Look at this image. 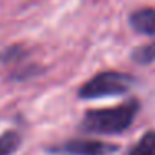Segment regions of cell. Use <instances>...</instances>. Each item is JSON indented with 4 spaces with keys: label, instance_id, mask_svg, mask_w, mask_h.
I'll return each instance as SVG.
<instances>
[{
    "label": "cell",
    "instance_id": "6da1fadb",
    "mask_svg": "<svg viewBox=\"0 0 155 155\" xmlns=\"http://www.w3.org/2000/svg\"><path fill=\"white\" fill-rule=\"evenodd\" d=\"M140 112V102L128 98L124 104L105 108H90L78 125L82 132L92 135H120L132 127Z\"/></svg>",
    "mask_w": 155,
    "mask_h": 155
},
{
    "label": "cell",
    "instance_id": "7a4b0ae2",
    "mask_svg": "<svg viewBox=\"0 0 155 155\" xmlns=\"http://www.w3.org/2000/svg\"><path fill=\"white\" fill-rule=\"evenodd\" d=\"M135 78L130 74L117 70H105L98 72L97 75L87 80L77 95L82 100H95V98H107V97H120L130 92L134 87Z\"/></svg>",
    "mask_w": 155,
    "mask_h": 155
},
{
    "label": "cell",
    "instance_id": "3957f363",
    "mask_svg": "<svg viewBox=\"0 0 155 155\" xmlns=\"http://www.w3.org/2000/svg\"><path fill=\"white\" fill-rule=\"evenodd\" d=\"M45 150L52 155H114L120 150V147L95 138H70L50 145Z\"/></svg>",
    "mask_w": 155,
    "mask_h": 155
},
{
    "label": "cell",
    "instance_id": "277c9868",
    "mask_svg": "<svg viewBox=\"0 0 155 155\" xmlns=\"http://www.w3.org/2000/svg\"><path fill=\"white\" fill-rule=\"evenodd\" d=\"M128 24L137 34L155 37V8H138L132 12Z\"/></svg>",
    "mask_w": 155,
    "mask_h": 155
},
{
    "label": "cell",
    "instance_id": "5b68a950",
    "mask_svg": "<svg viewBox=\"0 0 155 155\" xmlns=\"http://www.w3.org/2000/svg\"><path fill=\"white\" fill-rule=\"evenodd\" d=\"M125 155H155V130L145 132Z\"/></svg>",
    "mask_w": 155,
    "mask_h": 155
},
{
    "label": "cell",
    "instance_id": "8992f818",
    "mask_svg": "<svg viewBox=\"0 0 155 155\" xmlns=\"http://www.w3.org/2000/svg\"><path fill=\"white\" fill-rule=\"evenodd\" d=\"M22 145V135L17 130H5L0 134V155H14Z\"/></svg>",
    "mask_w": 155,
    "mask_h": 155
},
{
    "label": "cell",
    "instance_id": "52a82bcc",
    "mask_svg": "<svg viewBox=\"0 0 155 155\" xmlns=\"http://www.w3.org/2000/svg\"><path fill=\"white\" fill-rule=\"evenodd\" d=\"M130 58L138 65H150L155 62V42L145 45H138L132 50Z\"/></svg>",
    "mask_w": 155,
    "mask_h": 155
},
{
    "label": "cell",
    "instance_id": "ba28073f",
    "mask_svg": "<svg viewBox=\"0 0 155 155\" xmlns=\"http://www.w3.org/2000/svg\"><path fill=\"white\" fill-rule=\"evenodd\" d=\"M25 55H27V52L24 50V47L12 45V47H7L0 52V62L2 64H14V62H18L20 58H24Z\"/></svg>",
    "mask_w": 155,
    "mask_h": 155
}]
</instances>
